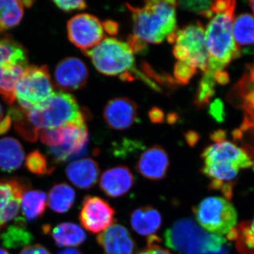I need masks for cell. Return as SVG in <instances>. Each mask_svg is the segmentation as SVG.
I'll list each match as a JSON object with an SVG mask.
<instances>
[{
    "instance_id": "cell-9",
    "label": "cell",
    "mask_w": 254,
    "mask_h": 254,
    "mask_svg": "<svg viewBox=\"0 0 254 254\" xmlns=\"http://www.w3.org/2000/svg\"><path fill=\"white\" fill-rule=\"evenodd\" d=\"M197 222L202 228L213 235H227L235 228L237 214L233 205L220 197H208L193 208Z\"/></svg>"
},
{
    "instance_id": "cell-25",
    "label": "cell",
    "mask_w": 254,
    "mask_h": 254,
    "mask_svg": "<svg viewBox=\"0 0 254 254\" xmlns=\"http://www.w3.org/2000/svg\"><path fill=\"white\" fill-rule=\"evenodd\" d=\"M28 66L26 65H0V95L8 104L15 101L16 83Z\"/></svg>"
},
{
    "instance_id": "cell-15",
    "label": "cell",
    "mask_w": 254,
    "mask_h": 254,
    "mask_svg": "<svg viewBox=\"0 0 254 254\" xmlns=\"http://www.w3.org/2000/svg\"><path fill=\"white\" fill-rule=\"evenodd\" d=\"M232 99L243 110L244 120L240 131H251L254 133V63L232 91Z\"/></svg>"
},
{
    "instance_id": "cell-6",
    "label": "cell",
    "mask_w": 254,
    "mask_h": 254,
    "mask_svg": "<svg viewBox=\"0 0 254 254\" xmlns=\"http://www.w3.org/2000/svg\"><path fill=\"white\" fill-rule=\"evenodd\" d=\"M89 57L95 68L107 76H120L134 71V58L131 48L115 38L103 40L93 49L83 52Z\"/></svg>"
},
{
    "instance_id": "cell-5",
    "label": "cell",
    "mask_w": 254,
    "mask_h": 254,
    "mask_svg": "<svg viewBox=\"0 0 254 254\" xmlns=\"http://www.w3.org/2000/svg\"><path fill=\"white\" fill-rule=\"evenodd\" d=\"M42 143L49 147L55 163H64L86 154L89 134L86 124L43 129L39 132Z\"/></svg>"
},
{
    "instance_id": "cell-13",
    "label": "cell",
    "mask_w": 254,
    "mask_h": 254,
    "mask_svg": "<svg viewBox=\"0 0 254 254\" xmlns=\"http://www.w3.org/2000/svg\"><path fill=\"white\" fill-rule=\"evenodd\" d=\"M27 190V184L21 179L0 180V231L18 215L23 193Z\"/></svg>"
},
{
    "instance_id": "cell-27",
    "label": "cell",
    "mask_w": 254,
    "mask_h": 254,
    "mask_svg": "<svg viewBox=\"0 0 254 254\" xmlns=\"http://www.w3.org/2000/svg\"><path fill=\"white\" fill-rule=\"evenodd\" d=\"M47 195L39 190H27L21 199L22 218L26 222L36 221L41 218L46 210Z\"/></svg>"
},
{
    "instance_id": "cell-30",
    "label": "cell",
    "mask_w": 254,
    "mask_h": 254,
    "mask_svg": "<svg viewBox=\"0 0 254 254\" xmlns=\"http://www.w3.org/2000/svg\"><path fill=\"white\" fill-rule=\"evenodd\" d=\"M227 236L229 240L235 241L240 254H254V218L252 222H242Z\"/></svg>"
},
{
    "instance_id": "cell-34",
    "label": "cell",
    "mask_w": 254,
    "mask_h": 254,
    "mask_svg": "<svg viewBox=\"0 0 254 254\" xmlns=\"http://www.w3.org/2000/svg\"><path fill=\"white\" fill-rule=\"evenodd\" d=\"M213 1H180L178 3L179 6L182 9L187 11H191L195 14L201 15L204 17L211 18L214 16L212 12L211 4Z\"/></svg>"
},
{
    "instance_id": "cell-42",
    "label": "cell",
    "mask_w": 254,
    "mask_h": 254,
    "mask_svg": "<svg viewBox=\"0 0 254 254\" xmlns=\"http://www.w3.org/2000/svg\"><path fill=\"white\" fill-rule=\"evenodd\" d=\"M214 76H215L217 83L220 85H226L230 81V76H229L228 73L223 70L215 71L214 73Z\"/></svg>"
},
{
    "instance_id": "cell-37",
    "label": "cell",
    "mask_w": 254,
    "mask_h": 254,
    "mask_svg": "<svg viewBox=\"0 0 254 254\" xmlns=\"http://www.w3.org/2000/svg\"><path fill=\"white\" fill-rule=\"evenodd\" d=\"M54 4L65 12H71L76 10H83L87 7L84 1H54Z\"/></svg>"
},
{
    "instance_id": "cell-12",
    "label": "cell",
    "mask_w": 254,
    "mask_h": 254,
    "mask_svg": "<svg viewBox=\"0 0 254 254\" xmlns=\"http://www.w3.org/2000/svg\"><path fill=\"white\" fill-rule=\"evenodd\" d=\"M79 220L87 231L99 233L115 223V210L106 200L86 195L82 202Z\"/></svg>"
},
{
    "instance_id": "cell-20",
    "label": "cell",
    "mask_w": 254,
    "mask_h": 254,
    "mask_svg": "<svg viewBox=\"0 0 254 254\" xmlns=\"http://www.w3.org/2000/svg\"><path fill=\"white\" fill-rule=\"evenodd\" d=\"M66 175L75 187L81 190H88L98 182L100 168L93 159H81L75 160L66 167Z\"/></svg>"
},
{
    "instance_id": "cell-29",
    "label": "cell",
    "mask_w": 254,
    "mask_h": 254,
    "mask_svg": "<svg viewBox=\"0 0 254 254\" xmlns=\"http://www.w3.org/2000/svg\"><path fill=\"white\" fill-rule=\"evenodd\" d=\"M25 6L24 1L0 0V33L21 22Z\"/></svg>"
},
{
    "instance_id": "cell-31",
    "label": "cell",
    "mask_w": 254,
    "mask_h": 254,
    "mask_svg": "<svg viewBox=\"0 0 254 254\" xmlns=\"http://www.w3.org/2000/svg\"><path fill=\"white\" fill-rule=\"evenodd\" d=\"M8 115L11 119L16 131L26 141L36 142L39 136V133L36 131L26 117V110L21 107H11L8 112Z\"/></svg>"
},
{
    "instance_id": "cell-23",
    "label": "cell",
    "mask_w": 254,
    "mask_h": 254,
    "mask_svg": "<svg viewBox=\"0 0 254 254\" xmlns=\"http://www.w3.org/2000/svg\"><path fill=\"white\" fill-rule=\"evenodd\" d=\"M43 232L50 233L56 245L60 247H78L86 240V234L83 229L72 222L58 224L52 230L50 225H45Z\"/></svg>"
},
{
    "instance_id": "cell-4",
    "label": "cell",
    "mask_w": 254,
    "mask_h": 254,
    "mask_svg": "<svg viewBox=\"0 0 254 254\" xmlns=\"http://www.w3.org/2000/svg\"><path fill=\"white\" fill-rule=\"evenodd\" d=\"M165 245L183 254H202L220 250L226 240L205 232L190 219L178 220L165 233Z\"/></svg>"
},
{
    "instance_id": "cell-26",
    "label": "cell",
    "mask_w": 254,
    "mask_h": 254,
    "mask_svg": "<svg viewBox=\"0 0 254 254\" xmlns=\"http://www.w3.org/2000/svg\"><path fill=\"white\" fill-rule=\"evenodd\" d=\"M26 221L22 217L16 218L14 223L10 225L0 235L1 245L5 248L18 249L30 245L34 236L28 231L26 226Z\"/></svg>"
},
{
    "instance_id": "cell-14",
    "label": "cell",
    "mask_w": 254,
    "mask_h": 254,
    "mask_svg": "<svg viewBox=\"0 0 254 254\" xmlns=\"http://www.w3.org/2000/svg\"><path fill=\"white\" fill-rule=\"evenodd\" d=\"M88 76L86 65L77 58H65L57 65L55 70V83L63 91L81 89L86 86Z\"/></svg>"
},
{
    "instance_id": "cell-50",
    "label": "cell",
    "mask_w": 254,
    "mask_h": 254,
    "mask_svg": "<svg viewBox=\"0 0 254 254\" xmlns=\"http://www.w3.org/2000/svg\"><path fill=\"white\" fill-rule=\"evenodd\" d=\"M2 117H3V110L2 108H1V105H0V122L2 120Z\"/></svg>"
},
{
    "instance_id": "cell-16",
    "label": "cell",
    "mask_w": 254,
    "mask_h": 254,
    "mask_svg": "<svg viewBox=\"0 0 254 254\" xmlns=\"http://www.w3.org/2000/svg\"><path fill=\"white\" fill-rule=\"evenodd\" d=\"M103 118L110 128L125 130L131 127L138 118V106L126 97L109 100L103 110Z\"/></svg>"
},
{
    "instance_id": "cell-38",
    "label": "cell",
    "mask_w": 254,
    "mask_h": 254,
    "mask_svg": "<svg viewBox=\"0 0 254 254\" xmlns=\"http://www.w3.org/2000/svg\"><path fill=\"white\" fill-rule=\"evenodd\" d=\"M209 114L219 123H223L225 118V110H224V105L222 100L216 99L214 100L209 108Z\"/></svg>"
},
{
    "instance_id": "cell-33",
    "label": "cell",
    "mask_w": 254,
    "mask_h": 254,
    "mask_svg": "<svg viewBox=\"0 0 254 254\" xmlns=\"http://www.w3.org/2000/svg\"><path fill=\"white\" fill-rule=\"evenodd\" d=\"M26 167L28 171L38 176L49 175L55 170V167L50 165L46 155L38 150L28 154L26 160Z\"/></svg>"
},
{
    "instance_id": "cell-35",
    "label": "cell",
    "mask_w": 254,
    "mask_h": 254,
    "mask_svg": "<svg viewBox=\"0 0 254 254\" xmlns=\"http://www.w3.org/2000/svg\"><path fill=\"white\" fill-rule=\"evenodd\" d=\"M196 71L197 68L190 64L178 61L174 68V80L177 84L187 85Z\"/></svg>"
},
{
    "instance_id": "cell-1",
    "label": "cell",
    "mask_w": 254,
    "mask_h": 254,
    "mask_svg": "<svg viewBox=\"0 0 254 254\" xmlns=\"http://www.w3.org/2000/svg\"><path fill=\"white\" fill-rule=\"evenodd\" d=\"M236 1L219 0L212 2L214 16L205 32V44L208 53L207 71H222L232 60L240 57L235 46L232 33Z\"/></svg>"
},
{
    "instance_id": "cell-40",
    "label": "cell",
    "mask_w": 254,
    "mask_h": 254,
    "mask_svg": "<svg viewBox=\"0 0 254 254\" xmlns=\"http://www.w3.org/2000/svg\"><path fill=\"white\" fill-rule=\"evenodd\" d=\"M150 120L155 124L162 123L164 120V113L160 108H153L148 113Z\"/></svg>"
},
{
    "instance_id": "cell-41",
    "label": "cell",
    "mask_w": 254,
    "mask_h": 254,
    "mask_svg": "<svg viewBox=\"0 0 254 254\" xmlns=\"http://www.w3.org/2000/svg\"><path fill=\"white\" fill-rule=\"evenodd\" d=\"M103 29L110 36L118 34L119 31V24L111 20H107L102 23Z\"/></svg>"
},
{
    "instance_id": "cell-44",
    "label": "cell",
    "mask_w": 254,
    "mask_h": 254,
    "mask_svg": "<svg viewBox=\"0 0 254 254\" xmlns=\"http://www.w3.org/2000/svg\"><path fill=\"white\" fill-rule=\"evenodd\" d=\"M225 138H226V133L223 130H218L213 132V134L210 136V138L215 142L223 141L225 140Z\"/></svg>"
},
{
    "instance_id": "cell-45",
    "label": "cell",
    "mask_w": 254,
    "mask_h": 254,
    "mask_svg": "<svg viewBox=\"0 0 254 254\" xmlns=\"http://www.w3.org/2000/svg\"><path fill=\"white\" fill-rule=\"evenodd\" d=\"M187 141L190 145H195L198 140V133L194 131H190L186 135Z\"/></svg>"
},
{
    "instance_id": "cell-28",
    "label": "cell",
    "mask_w": 254,
    "mask_h": 254,
    "mask_svg": "<svg viewBox=\"0 0 254 254\" xmlns=\"http://www.w3.org/2000/svg\"><path fill=\"white\" fill-rule=\"evenodd\" d=\"M76 199V193L73 188L66 183H58L50 190L48 205L50 209L58 213L68 211Z\"/></svg>"
},
{
    "instance_id": "cell-47",
    "label": "cell",
    "mask_w": 254,
    "mask_h": 254,
    "mask_svg": "<svg viewBox=\"0 0 254 254\" xmlns=\"http://www.w3.org/2000/svg\"><path fill=\"white\" fill-rule=\"evenodd\" d=\"M203 254H230V253H229L228 250H227V247H225L220 250L211 251V252H206V253Z\"/></svg>"
},
{
    "instance_id": "cell-51",
    "label": "cell",
    "mask_w": 254,
    "mask_h": 254,
    "mask_svg": "<svg viewBox=\"0 0 254 254\" xmlns=\"http://www.w3.org/2000/svg\"><path fill=\"white\" fill-rule=\"evenodd\" d=\"M0 254H10L7 251L4 250V249L0 248Z\"/></svg>"
},
{
    "instance_id": "cell-21",
    "label": "cell",
    "mask_w": 254,
    "mask_h": 254,
    "mask_svg": "<svg viewBox=\"0 0 254 254\" xmlns=\"http://www.w3.org/2000/svg\"><path fill=\"white\" fill-rule=\"evenodd\" d=\"M234 41L239 54H254V17L245 13L234 19Z\"/></svg>"
},
{
    "instance_id": "cell-36",
    "label": "cell",
    "mask_w": 254,
    "mask_h": 254,
    "mask_svg": "<svg viewBox=\"0 0 254 254\" xmlns=\"http://www.w3.org/2000/svg\"><path fill=\"white\" fill-rule=\"evenodd\" d=\"M160 240L158 237L150 236L148 237L146 248L141 250L136 254H173L166 249H164L160 245Z\"/></svg>"
},
{
    "instance_id": "cell-17",
    "label": "cell",
    "mask_w": 254,
    "mask_h": 254,
    "mask_svg": "<svg viewBox=\"0 0 254 254\" xmlns=\"http://www.w3.org/2000/svg\"><path fill=\"white\" fill-rule=\"evenodd\" d=\"M169 157L163 148L153 145L142 153L136 165L140 175L151 181L163 180L168 174Z\"/></svg>"
},
{
    "instance_id": "cell-11",
    "label": "cell",
    "mask_w": 254,
    "mask_h": 254,
    "mask_svg": "<svg viewBox=\"0 0 254 254\" xmlns=\"http://www.w3.org/2000/svg\"><path fill=\"white\" fill-rule=\"evenodd\" d=\"M67 34L70 42L83 53L103 41L104 29L99 19L93 15L80 14L68 20Z\"/></svg>"
},
{
    "instance_id": "cell-7",
    "label": "cell",
    "mask_w": 254,
    "mask_h": 254,
    "mask_svg": "<svg viewBox=\"0 0 254 254\" xmlns=\"http://www.w3.org/2000/svg\"><path fill=\"white\" fill-rule=\"evenodd\" d=\"M168 40L173 44V55L178 61L185 62L206 72L209 57L204 28L199 21L176 30Z\"/></svg>"
},
{
    "instance_id": "cell-2",
    "label": "cell",
    "mask_w": 254,
    "mask_h": 254,
    "mask_svg": "<svg viewBox=\"0 0 254 254\" xmlns=\"http://www.w3.org/2000/svg\"><path fill=\"white\" fill-rule=\"evenodd\" d=\"M175 1H145L141 6L127 4L131 11L133 35L145 43L159 44L177 30Z\"/></svg>"
},
{
    "instance_id": "cell-48",
    "label": "cell",
    "mask_w": 254,
    "mask_h": 254,
    "mask_svg": "<svg viewBox=\"0 0 254 254\" xmlns=\"http://www.w3.org/2000/svg\"><path fill=\"white\" fill-rule=\"evenodd\" d=\"M176 115L175 114H173V115H169L168 116V122L170 123H174L176 122Z\"/></svg>"
},
{
    "instance_id": "cell-24",
    "label": "cell",
    "mask_w": 254,
    "mask_h": 254,
    "mask_svg": "<svg viewBox=\"0 0 254 254\" xmlns=\"http://www.w3.org/2000/svg\"><path fill=\"white\" fill-rule=\"evenodd\" d=\"M25 152L22 145L16 138H0V170L11 173L21 168L24 161Z\"/></svg>"
},
{
    "instance_id": "cell-43",
    "label": "cell",
    "mask_w": 254,
    "mask_h": 254,
    "mask_svg": "<svg viewBox=\"0 0 254 254\" xmlns=\"http://www.w3.org/2000/svg\"><path fill=\"white\" fill-rule=\"evenodd\" d=\"M11 125H12V121L9 115H7L0 122V136L5 134L6 132H8L11 128Z\"/></svg>"
},
{
    "instance_id": "cell-49",
    "label": "cell",
    "mask_w": 254,
    "mask_h": 254,
    "mask_svg": "<svg viewBox=\"0 0 254 254\" xmlns=\"http://www.w3.org/2000/svg\"><path fill=\"white\" fill-rule=\"evenodd\" d=\"M249 4H250V6L251 8H252V11H253L254 14V1H249Z\"/></svg>"
},
{
    "instance_id": "cell-39",
    "label": "cell",
    "mask_w": 254,
    "mask_h": 254,
    "mask_svg": "<svg viewBox=\"0 0 254 254\" xmlns=\"http://www.w3.org/2000/svg\"><path fill=\"white\" fill-rule=\"evenodd\" d=\"M19 254H50V252L43 245L37 244V245L27 246L21 251Z\"/></svg>"
},
{
    "instance_id": "cell-32",
    "label": "cell",
    "mask_w": 254,
    "mask_h": 254,
    "mask_svg": "<svg viewBox=\"0 0 254 254\" xmlns=\"http://www.w3.org/2000/svg\"><path fill=\"white\" fill-rule=\"evenodd\" d=\"M216 83L214 73L206 71L203 73L194 97V104L197 108H205L209 104L210 99L215 95Z\"/></svg>"
},
{
    "instance_id": "cell-19",
    "label": "cell",
    "mask_w": 254,
    "mask_h": 254,
    "mask_svg": "<svg viewBox=\"0 0 254 254\" xmlns=\"http://www.w3.org/2000/svg\"><path fill=\"white\" fill-rule=\"evenodd\" d=\"M135 178L129 169L124 165L108 169L102 175L100 188L111 198H119L129 191Z\"/></svg>"
},
{
    "instance_id": "cell-8",
    "label": "cell",
    "mask_w": 254,
    "mask_h": 254,
    "mask_svg": "<svg viewBox=\"0 0 254 254\" xmlns=\"http://www.w3.org/2000/svg\"><path fill=\"white\" fill-rule=\"evenodd\" d=\"M54 93L48 66L31 65L16 83L15 98L21 108L31 110L46 104Z\"/></svg>"
},
{
    "instance_id": "cell-46",
    "label": "cell",
    "mask_w": 254,
    "mask_h": 254,
    "mask_svg": "<svg viewBox=\"0 0 254 254\" xmlns=\"http://www.w3.org/2000/svg\"><path fill=\"white\" fill-rule=\"evenodd\" d=\"M58 254H83L81 252L75 249H66V250H64L60 251L59 253Z\"/></svg>"
},
{
    "instance_id": "cell-18",
    "label": "cell",
    "mask_w": 254,
    "mask_h": 254,
    "mask_svg": "<svg viewBox=\"0 0 254 254\" xmlns=\"http://www.w3.org/2000/svg\"><path fill=\"white\" fill-rule=\"evenodd\" d=\"M97 242L106 254H134L135 241L126 227L113 225L101 232Z\"/></svg>"
},
{
    "instance_id": "cell-10",
    "label": "cell",
    "mask_w": 254,
    "mask_h": 254,
    "mask_svg": "<svg viewBox=\"0 0 254 254\" xmlns=\"http://www.w3.org/2000/svg\"><path fill=\"white\" fill-rule=\"evenodd\" d=\"M201 158L203 165L225 163L239 170L248 169L254 166V148L247 145L241 148L232 142L223 140L206 147Z\"/></svg>"
},
{
    "instance_id": "cell-22",
    "label": "cell",
    "mask_w": 254,
    "mask_h": 254,
    "mask_svg": "<svg viewBox=\"0 0 254 254\" xmlns=\"http://www.w3.org/2000/svg\"><path fill=\"white\" fill-rule=\"evenodd\" d=\"M162 221L161 214L149 205L136 208L130 218L132 228L142 236H153L161 227Z\"/></svg>"
},
{
    "instance_id": "cell-3",
    "label": "cell",
    "mask_w": 254,
    "mask_h": 254,
    "mask_svg": "<svg viewBox=\"0 0 254 254\" xmlns=\"http://www.w3.org/2000/svg\"><path fill=\"white\" fill-rule=\"evenodd\" d=\"M33 128L39 133L68 125H84L90 113L82 110L76 98L70 93L55 92L46 104L37 109L26 110Z\"/></svg>"
}]
</instances>
